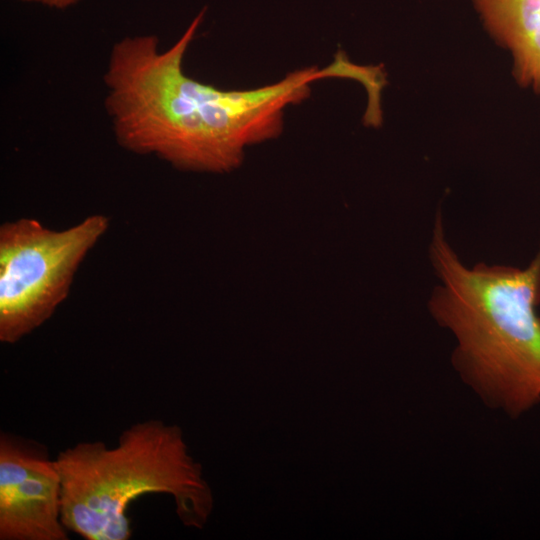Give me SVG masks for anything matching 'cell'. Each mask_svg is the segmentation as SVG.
Returning <instances> with one entry per match:
<instances>
[{
    "label": "cell",
    "instance_id": "1",
    "mask_svg": "<svg viewBox=\"0 0 540 540\" xmlns=\"http://www.w3.org/2000/svg\"><path fill=\"white\" fill-rule=\"evenodd\" d=\"M204 13L165 50L155 35L115 43L104 73L105 108L126 150L155 155L179 169L221 173L241 163L245 147L277 137L285 109L307 99L311 83L330 78L331 70L297 69L247 90L195 80L184 72L183 61Z\"/></svg>",
    "mask_w": 540,
    "mask_h": 540
},
{
    "label": "cell",
    "instance_id": "3",
    "mask_svg": "<svg viewBox=\"0 0 540 540\" xmlns=\"http://www.w3.org/2000/svg\"><path fill=\"white\" fill-rule=\"evenodd\" d=\"M61 521L86 540H127L128 506L147 493L173 497L187 527L203 528L214 506L202 466L189 454L182 429L158 419L132 424L109 448L79 442L58 453Z\"/></svg>",
    "mask_w": 540,
    "mask_h": 540
},
{
    "label": "cell",
    "instance_id": "7",
    "mask_svg": "<svg viewBox=\"0 0 540 540\" xmlns=\"http://www.w3.org/2000/svg\"><path fill=\"white\" fill-rule=\"evenodd\" d=\"M31 2H38L50 7L55 8H65L68 7L74 3H76L78 0H26Z\"/></svg>",
    "mask_w": 540,
    "mask_h": 540
},
{
    "label": "cell",
    "instance_id": "2",
    "mask_svg": "<svg viewBox=\"0 0 540 540\" xmlns=\"http://www.w3.org/2000/svg\"><path fill=\"white\" fill-rule=\"evenodd\" d=\"M440 281L428 302L457 340L452 361L486 403L520 416L540 402V248L525 268L477 263L468 268L435 215L429 245Z\"/></svg>",
    "mask_w": 540,
    "mask_h": 540
},
{
    "label": "cell",
    "instance_id": "4",
    "mask_svg": "<svg viewBox=\"0 0 540 540\" xmlns=\"http://www.w3.org/2000/svg\"><path fill=\"white\" fill-rule=\"evenodd\" d=\"M108 226L109 219L100 214L61 231L29 218L1 225V342L16 343L51 317Z\"/></svg>",
    "mask_w": 540,
    "mask_h": 540
},
{
    "label": "cell",
    "instance_id": "6",
    "mask_svg": "<svg viewBox=\"0 0 540 540\" xmlns=\"http://www.w3.org/2000/svg\"><path fill=\"white\" fill-rule=\"evenodd\" d=\"M490 27L509 47L522 84L540 93V0H477Z\"/></svg>",
    "mask_w": 540,
    "mask_h": 540
},
{
    "label": "cell",
    "instance_id": "5",
    "mask_svg": "<svg viewBox=\"0 0 540 540\" xmlns=\"http://www.w3.org/2000/svg\"><path fill=\"white\" fill-rule=\"evenodd\" d=\"M61 521V481L44 446L0 436V539L67 540Z\"/></svg>",
    "mask_w": 540,
    "mask_h": 540
}]
</instances>
